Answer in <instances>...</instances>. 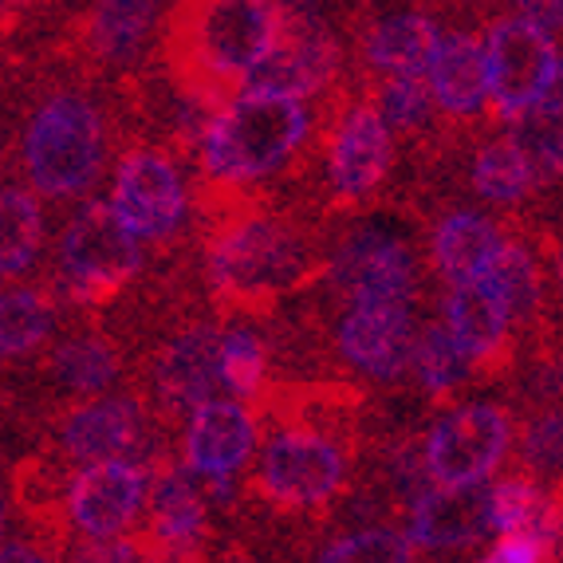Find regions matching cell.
<instances>
[{
    "label": "cell",
    "mask_w": 563,
    "mask_h": 563,
    "mask_svg": "<svg viewBox=\"0 0 563 563\" xmlns=\"http://www.w3.org/2000/svg\"><path fill=\"white\" fill-rule=\"evenodd\" d=\"M316 268V241L284 217H233L209 244V284L229 308L280 300Z\"/></svg>",
    "instance_id": "6da1fadb"
},
{
    "label": "cell",
    "mask_w": 563,
    "mask_h": 563,
    "mask_svg": "<svg viewBox=\"0 0 563 563\" xmlns=\"http://www.w3.org/2000/svg\"><path fill=\"white\" fill-rule=\"evenodd\" d=\"M308 126L311 114L300 99L233 95L201 131V166L221 186H253L303 151Z\"/></svg>",
    "instance_id": "7a4b0ae2"
},
{
    "label": "cell",
    "mask_w": 563,
    "mask_h": 563,
    "mask_svg": "<svg viewBox=\"0 0 563 563\" xmlns=\"http://www.w3.org/2000/svg\"><path fill=\"white\" fill-rule=\"evenodd\" d=\"M276 32L273 0H217L189 4L174 20V56L186 67V79L209 87H236L264 59Z\"/></svg>",
    "instance_id": "3957f363"
},
{
    "label": "cell",
    "mask_w": 563,
    "mask_h": 563,
    "mask_svg": "<svg viewBox=\"0 0 563 563\" xmlns=\"http://www.w3.org/2000/svg\"><path fill=\"white\" fill-rule=\"evenodd\" d=\"M107 166L103 111L76 91L47 95L24 126V169L44 198H79Z\"/></svg>",
    "instance_id": "277c9868"
},
{
    "label": "cell",
    "mask_w": 563,
    "mask_h": 563,
    "mask_svg": "<svg viewBox=\"0 0 563 563\" xmlns=\"http://www.w3.org/2000/svg\"><path fill=\"white\" fill-rule=\"evenodd\" d=\"M347 481V450L320 426H280L268 433L256 470L261 497L288 512L323 508Z\"/></svg>",
    "instance_id": "5b68a950"
},
{
    "label": "cell",
    "mask_w": 563,
    "mask_h": 563,
    "mask_svg": "<svg viewBox=\"0 0 563 563\" xmlns=\"http://www.w3.org/2000/svg\"><path fill=\"white\" fill-rule=\"evenodd\" d=\"M339 44L311 4H276V32L261 64L249 71L236 95H280L308 99L339 76Z\"/></svg>",
    "instance_id": "8992f818"
},
{
    "label": "cell",
    "mask_w": 563,
    "mask_h": 563,
    "mask_svg": "<svg viewBox=\"0 0 563 563\" xmlns=\"http://www.w3.org/2000/svg\"><path fill=\"white\" fill-rule=\"evenodd\" d=\"M59 273L76 303H107L142 273V244L107 201H87L59 236Z\"/></svg>",
    "instance_id": "52a82bcc"
},
{
    "label": "cell",
    "mask_w": 563,
    "mask_h": 563,
    "mask_svg": "<svg viewBox=\"0 0 563 563\" xmlns=\"http://www.w3.org/2000/svg\"><path fill=\"white\" fill-rule=\"evenodd\" d=\"M517 426L497 402H470L442 413L426 438V477L442 488L485 485L512 450Z\"/></svg>",
    "instance_id": "ba28073f"
},
{
    "label": "cell",
    "mask_w": 563,
    "mask_h": 563,
    "mask_svg": "<svg viewBox=\"0 0 563 563\" xmlns=\"http://www.w3.org/2000/svg\"><path fill=\"white\" fill-rule=\"evenodd\" d=\"M481 47H485L488 99L500 119L512 122L528 107L560 91V47L552 36L536 32L520 12L500 16Z\"/></svg>",
    "instance_id": "9c48e42d"
},
{
    "label": "cell",
    "mask_w": 563,
    "mask_h": 563,
    "mask_svg": "<svg viewBox=\"0 0 563 563\" xmlns=\"http://www.w3.org/2000/svg\"><path fill=\"white\" fill-rule=\"evenodd\" d=\"M331 280L355 308H410L418 300V256L398 233L363 225L331 256Z\"/></svg>",
    "instance_id": "30bf717a"
},
{
    "label": "cell",
    "mask_w": 563,
    "mask_h": 563,
    "mask_svg": "<svg viewBox=\"0 0 563 563\" xmlns=\"http://www.w3.org/2000/svg\"><path fill=\"white\" fill-rule=\"evenodd\" d=\"M107 206L114 209L134 241H169L186 221V181L174 158L162 151H131L119 162L114 194Z\"/></svg>",
    "instance_id": "8fae6325"
},
{
    "label": "cell",
    "mask_w": 563,
    "mask_h": 563,
    "mask_svg": "<svg viewBox=\"0 0 563 563\" xmlns=\"http://www.w3.org/2000/svg\"><path fill=\"white\" fill-rule=\"evenodd\" d=\"M56 438L59 450L71 461H84V465L134 461L146 470V453L154 450V422L139 398L111 395L64 413Z\"/></svg>",
    "instance_id": "7c38bea8"
},
{
    "label": "cell",
    "mask_w": 563,
    "mask_h": 563,
    "mask_svg": "<svg viewBox=\"0 0 563 563\" xmlns=\"http://www.w3.org/2000/svg\"><path fill=\"white\" fill-rule=\"evenodd\" d=\"M64 512L84 540H122L146 512V470L134 461L84 465L64 488Z\"/></svg>",
    "instance_id": "4fadbf2b"
},
{
    "label": "cell",
    "mask_w": 563,
    "mask_h": 563,
    "mask_svg": "<svg viewBox=\"0 0 563 563\" xmlns=\"http://www.w3.org/2000/svg\"><path fill=\"white\" fill-rule=\"evenodd\" d=\"M146 517H151V552L162 563H201L209 497L181 461L162 457L154 473H146Z\"/></svg>",
    "instance_id": "5bb4252c"
},
{
    "label": "cell",
    "mask_w": 563,
    "mask_h": 563,
    "mask_svg": "<svg viewBox=\"0 0 563 563\" xmlns=\"http://www.w3.org/2000/svg\"><path fill=\"white\" fill-rule=\"evenodd\" d=\"M256 438H261V426L249 406L233 402V398H213L186 418V438H181L186 461L181 465L198 481H209V488L225 500L229 481L256 453Z\"/></svg>",
    "instance_id": "9a60e30c"
},
{
    "label": "cell",
    "mask_w": 563,
    "mask_h": 563,
    "mask_svg": "<svg viewBox=\"0 0 563 563\" xmlns=\"http://www.w3.org/2000/svg\"><path fill=\"white\" fill-rule=\"evenodd\" d=\"M154 398L169 418H189L198 406L225 398L221 386V328L189 323L169 339L154 363Z\"/></svg>",
    "instance_id": "2e32d148"
},
{
    "label": "cell",
    "mask_w": 563,
    "mask_h": 563,
    "mask_svg": "<svg viewBox=\"0 0 563 563\" xmlns=\"http://www.w3.org/2000/svg\"><path fill=\"white\" fill-rule=\"evenodd\" d=\"M395 166V134L386 131L371 103L347 107L331 131L328 181L339 201H363Z\"/></svg>",
    "instance_id": "e0dca14e"
},
{
    "label": "cell",
    "mask_w": 563,
    "mask_h": 563,
    "mask_svg": "<svg viewBox=\"0 0 563 563\" xmlns=\"http://www.w3.org/2000/svg\"><path fill=\"white\" fill-rule=\"evenodd\" d=\"M418 320L410 308H355L339 320L335 347L351 371L378 383H398L410 371Z\"/></svg>",
    "instance_id": "ac0fdd59"
},
{
    "label": "cell",
    "mask_w": 563,
    "mask_h": 563,
    "mask_svg": "<svg viewBox=\"0 0 563 563\" xmlns=\"http://www.w3.org/2000/svg\"><path fill=\"white\" fill-rule=\"evenodd\" d=\"M488 536V488L457 485V488H422L410 505V548L426 552H450L470 548Z\"/></svg>",
    "instance_id": "d6986e66"
},
{
    "label": "cell",
    "mask_w": 563,
    "mask_h": 563,
    "mask_svg": "<svg viewBox=\"0 0 563 563\" xmlns=\"http://www.w3.org/2000/svg\"><path fill=\"white\" fill-rule=\"evenodd\" d=\"M442 323L453 335L473 371H488V366L508 363L512 355V320H508L505 303L488 291V284H465V288H450L442 303Z\"/></svg>",
    "instance_id": "ffe728a7"
},
{
    "label": "cell",
    "mask_w": 563,
    "mask_h": 563,
    "mask_svg": "<svg viewBox=\"0 0 563 563\" xmlns=\"http://www.w3.org/2000/svg\"><path fill=\"white\" fill-rule=\"evenodd\" d=\"M430 76V99L453 119H473L488 103V76H485V47L473 32H450L438 40L433 59L426 67Z\"/></svg>",
    "instance_id": "44dd1931"
},
{
    "label": "cell",
    "mask_w": 563,
    "mask_h": 563,
    "mask_svg": "<svg viewBox=\"0 0 563 563\" xmlns=\"http://www.w3.org/2000/svg\"><path fill=\"white\" fill-rule=\"evenodd\" d=\"M500 244H505V233L485 213L453 209L433 229L430 253L442 280L450 288H465V284H477L488 273V264H493Z\"/></svg>",
    "instance_id": "7402d4cb"
},
{
    "label": "cell",
    "mask_w": 563,
    "mask_h": 563,
    "mask_svg": "<svg viewBox=\"0 0 563 563\" xmlns=\"http://www.w3.org/2000/svg\"><path fill=\"white\" fill-rule=\"evenodd\" d=\"M442 32L426 12H390L363 36V56L383 79H426Z\"/></svg>",
    "instance_id": "603a6c76"
},
{
    "label": "cell",
    "mask_w": 563,
    "mask_h": 563,
    "mask_svg": "<svg viewBox=\"0 0 563 563\" xmlns=\"http://www.w3.org/2000/svg\"><path fill=\"white\" fill-rule=\"evenodd\" d=\"M162 9L154 0H103L84 24L87 56L103 67H131L146 52Z\"/></svg>",
    "instance_id": "cb8c5ba5"
},
{
    "label": "cell",
    "mask_w": 563,
    "mask_h": 563,
    "mask_svg": "<svg viewBox=\"0 0 563 563\" xmlns=\"http://www.w3.org/2000/svg\"><path fill=\"white\" fill-rule=\"evenodd\" d=\"M488 532L500 536H536L555 548L560 536V505L548 497L540 481L505 477L488 488Z\"/></svg>",
    "instance_id": "d4e9b609"
},
{
    "label": "cell",
    "mask_w": 563,
    "mask_h": 563,
    "mask_svg": "<svg viewBox=\"0 0 563 563\" xmlns=\"http://www.w3.org/2000/svg\"><path fill=\"white\" fill-rule=\"evenodd\" d=\"M47 371L71 395L103 398V390H111L119 383L122 363H119V347H114L103 331H84V335H67L52 351Z\"/></svg>",
    "instance_id": "484cf974"
},
{
    "label": "cell",
    "mask_w": 563,
    "mask_h": 563,
    "mask_svg": "<svg viewBox=\"0 0 563 563\" xmlns=\"http://www.w3.org/2000/svg\"><path fill=\"white\" fill-rule=\"evenodd\" d=\"M481 284H488V291L505 303L512 328L525 320H536L540 300H544V276H540V264H536L528 244L505 236V244L497 249V256L488 264V273L481 276Z\"/></svg>",
    "instance_id": "4316f807"
},
{
    "label": "cell",
    "mask_w": 563,
    "mask_h": 563,
    "mask_svg": "<svg viewBox=\"0 0 563 563\" xmlns=\"http://www.w3.org/2000/svg\"><path fill=\"white\" fill-rule=\"evenodd\" d=\"M56 328V303L36 288L0 291V363L40 351Z\"/></svg>",
    "instance_id": "83f0119b"
},
{
    "label": "cell",
    "mask_w": 563,
    "mask_h": 563,
    "mask_svg": "<svg viewBox=\"0 0 563 563\" xmlns=\"http://www.w3.org/2000/svg\"><path fill=\"white\" fill-rule=\"evenodd\" d=\"M473 189L485 201H497V206H517L536 189L532 166H528V158L508 134L488 139L477 151V158H473Z\"/></svg>",
    "instance_id": "f1b7e54d"
},
{
    "label": "cell",
    "mask_w": 563,
    "mask_h": 563,
    "mask_svg": "<svg viewBox=\"0 0 563 563\" xmlns=\"http://www.w3.org/2000/svg\"><path fill=\"white\" fill-rule=\"evenodd\" d=\"M44 244V209L29 189H0V276L24 273Z\"/></svg>",
    "instance_id": "f546056e"
},
{
    "label": "cell",
    "mask_w": 563,
    "mask_h": 563,
    "mask_svg": "<svg viewBox=\"0 0 563 563\" xmlns=\"http://www.w3.org/2000/svg\"><path fill=\"white\" fill-rule=\"evenodd\" d=\"M410 371L418 375L426 395H433V398L453 395V390H461V386L477 375L473 363L465 358V351L453 343V335L442 328V323H426V328H418V335H413Z\"/></svg>",
    "instance_id": "4dcf8cb0"
},
{
    "label": "cell",
    "mask_w": 563,
    "mask_h": 563,
    "mask_svg": "<svg viewBox=\"0 0 563 563\" xmlns=\"http://www.w3.org/2000/svg\"><path fill=\"white\" fill-rule=\"evenodd\" d=\"M508 139L517 142L520 154L532 166L536 181L560 178L563 166V122H560V91H552L548 99H540L536 107H528L525 114L508 122Z\"/></svg>",
    "instance_id": "1f68e13d"
},
{
    "label": "cell",
    "mask_w": 563,
    "mask_h": 563,
    "mask_svg": "<svg viewBox=\"0 0 563 563\" xmlns=\"http://www.w3.org/2000/svg\"><path fill=\"white\" fill-rule=\"evenodd\" d=\"M268 375V351L253 328H221V386L233 402H253L264 390Z\"/></svg>",
    "instance_id": "d6a6232c"
},
{
    "label": "cell",
    "mask_w": 563,
    "mask_h": 563,
    "mask_svg": "<svg viewBox=\"0 0 563 563\" xmlns=\"http://www.w3.org/2000/svg\"><path fill=\"white\" fill-rule=\"evenodd\" d=\"M371 111L378 114L390 134H413L422 131L433 114V99L426 79H378Z\"/></svg>",
    "instance_id": "836d02e7"
},
{
    "label": "cell",
    "mask_w": 563,
    "mask_h": 563,
    "mask_svg": "<svg viewBox=\"0 0 563 563\" xmlns=\"http://www.w3.org/2000/svg\"><path fill=\"white\" fill-rule=\"evenodd\" d=\"M316 563H413V548L398 528H363L331 540Z\"/></svg>",
    "instance_id": "e575fe53"
},
{
    "label": "cell",
    "mask_w": 563,
    "mask_h": 563,
    "mask_svg": "<svg viewBox=\"0 0 563 563\" xmlns=\"http://www.w3.org/2000/svg\"><path fill=\"white\" fill-rule=\"evenodd\" d=\"M563 426H560V413H544V418H536L525 433V461L528 470H532V481L536 477H555L560 473V457H563Z\"/></svg>",
    "instance_id": "d590c367"
},
{
    "label": "cell",
    "mask_w": 563,
    "mask_h": 563,
    "mask_svg": "<svg viewBox=\"0 0 563 563\" xmlns=\"http://www.w3.org/2000/svg\"><path fill=\"white\" fill-rule=\"evenodd\" d=\"M151 555L146 544H134V540H71L59 555V563H142Z\"/></svg>",
    "instance_id": "8d00e7d4"
},
{
    "label": "cell",
    "mask_w": 563,
    "mask_h": 563,
    "mask_svg": "<svg viewBox=\"0 0 563 563\" xmlns=\"http://www.w3.org/2000/svg\"><path fill=\"white\" fill-rule=\"evenodd\" d=\"M555 548L536 536H500L481 563H552Z\"/></svg>",
    "instance_id": "74e56055"
},
{
    "label": "cell",
    "mask_w": 563,
    "mask_h": 563,
    "mask_svg": "<svg viewBox=\"0 0 563 563\" xmlns=\"http://www.w3.org/2000/svg\"><path fill=\"white\" fill-rule=\"evenodd\" d=\"M520 16L532 24L536 32H544V36H560V16H563V9H560V0H548V4H520Z\"/></svg>",
    "instance_id": "f35d334b"
},
{
    "label": "cell",
    "mask_w": 563,
    "mask_h": 563,
    "mask_svg": "<svg viewBox=\"0 0 563 563\" xmlns=\"http://www.w3.org/2000/svg\"><path fill=\"white\" fill-rule=\"evenodd\" d=\"M0 563H52V555L40 552V548H32V544L12 540V544H0Z\"/></svg>",
    "instance_id": "ab89813d"
},
{
    "label": "cell",
    "mask_w": 563,
    "mask_h": 563,
    "mask_svg": "<svg viewBox=\"0 0 563 563\" xmlns=\"http://www.w3.org/2000/svg\"><path fill=\"white\" fill-rule=\"evenodd\" d=\"M217 563H273V560H261V555H249V552H229V555H221Z\"/></svg>",
    "instance_id": "60d3db41"
},
{
    "label": "cell",
    "mask_w": 563,
    "mask_h": 563,
    "mask_svg": "<svg viewBox=\"0 0 563 563\" xmlns=\"http://www.w3.org/2000/svg\"><path fill=\"white\" fill-rule=\"evenodd\" d=\"M4 528H9V500H4V485H0V544H4Z\"/></svg>",
    "instance_id": "b9f144b4"
},
{
    "label": "cell",
    "mask_w": 563,
    "mask_h": 563,
    "mask_svg": "<svg viewBox=\"0 0 563 563\" xmlns=\"http://www.w3.org/2000/svg\"><path fill=\"white\" fill-rule=\"evenodd\" d=\"M142 563H162V560H158V555L151 552V555H146V560H142Z\"/></svg>",
    "instance_id": "7bdbcfd3"
}]
</instances>
